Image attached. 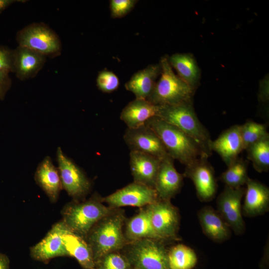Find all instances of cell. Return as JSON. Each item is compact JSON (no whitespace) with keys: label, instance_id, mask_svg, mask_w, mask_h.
<instances>
[{"label":"cell","instance_id":"36","mask_svg":"<svg viewBox=\"0 0 269 269\" xmlns=\"http://www.w3.org/2000/svg\"><path fill=\"white\" fill-rule=\"evenodd\" d=\"M269 82L266 78L260 85L259 99L263 102H267L269 99Z\"/></svg>","mask_w":269,"mask_h":269},{"label":"cell","instance_id":"38","mask_svg":"<svg viewBox=\"0 0 269 269\" xmlns=\"http://www.w3.org/2000/svg\"><path fill=\"white\" fill-rule=\"evenodd\" d=\"M15 1H22V0H0V13Z\"/></svg>","mask_w":269,"mask_h":269},{"label":"cell","instance_id":"12","mask_svg":"<svg viewBox=\"0 0 269 269\" xmlns=\"http://www.w3.org/2000/svg\"><path fill=\"white\" fill-rule=\"evenodd\" d=\"M70 231L62 220L54 224L43 239L30 248V256L44 264L56 257L68 256L63 237Z\"/></svg>","mask_w":269,"mask_h":269},{"label":"cell","instance_id":"40","mask_svg":"<svg viewBox=\"0 0 269 269\" xmlns=\"http://www.w3.org/2000/svg\"><path fill=\"white\" fill-rule=\"evenodd\" d=\"M134 269L131 268V269Z\"/></svg>","mask_w":269,"mask_h":269},{"label":"cell","instance_id":"37","mask_svg":"<svg viewBox=\"0 0 269 269\" xmlns=\"http://www.w3.org/2000/svg\"><path fill=\"white\" fill-rule=\"evenodd\" d=\"M0 269H10V261L8 257L0 253Z\"/></svg>","mask_w":269,"mask_h":269},{"label":"cell","instance_id":"14","mask_svg":"<svg viewBox=\"0 0 269 269\" xmlns=\"http://www.w3.org/2000/svg\"><path fill=\"white\" fill-rule=\"evenodd\" d=\"M193 182L199 200L202 202L211 201L217 191L215 172L207 158H201L186 166L183 174Z\"/></svg>","mask_w":269,"mask_h":269},{"label":"cell","instance_id":"30","mask_svg":"<svg viewBox=\"0 0 269 269\" xmlns=\"http://www.w3.org/2000/svg\"><path fill=\"white\" fill-rule=\"evenodd\" d=\"M268 134L267 126L264 124L250 121L241 125L244 150Z\"/></svg>","mask_w":269,"mask_h":269},{"label":"cell","instance_id":"16","mask_svg":"<svg viewBox=\"0 0 269 269\" xmlns=\"http://www.w3.org/2000/svg\"><path fill=\"white\" fill-rule=\"evenodd\" d=\"M244 203L242 205L243 216L255 217L263 215L269 210V189L260 182L248 179Z\"/></svg>","mask_w":269,"mask_h":269},{"label":"cell","instance_id":"35","mask_svg":"<svg viewBox=\"0 0 269 269\" xmlns=\"http://www.w3.org/2000/svg\"><path fill=\"white\" fill-rule=\"evenodd\" d=\"M11 85L9 74L0 71V100H3Z\"/></svg>","mask_w":269,"mask_h":269},{"label":"cell","instance_id":"18","mask_svg":"<svg viewBox=\"0 0 269 269\" xmlns=\"http://www.w3.org/2000/svg\"><path fill=\"white\" fill-rule=\"evenodd\" d=\"M160 161L152 155L131 151L130 164L134 181L154 188Z\"/></svg>","mask_w":269,"mask_h":269},{"label":"cell","instance_id":"27","mask_svg":"<svg viewBox=\"0 0 269 269\" xmlns=\"http://www.w3.org/2000/svg\"><path fill=\"white\" fill-rule=\"evenodd\" d=\"M168 261L170 269H192L196 265L197 257L192 248L179 244L168 250Z\"/></svg>","mask_w":269,"mask_h":269},{"label":"cell","instance_id":"11","mask_svg":"<svg viewBox=\"0 0 269 269\" xmlns=\"http://www.w3.org/2000/svg\"><path fill=\"white\" fill-rule=\"evenodd\" d=\"M158 199L154 188L134 181L102 198V201L112 208L124 206L141 208L153 203Z\"/></svg>","mask_w":269,"mask_h":269},{"label":"cell","instance_id":"4","mask_svg":"<svg viewBox=\"0 0 269 269\" xmlns=\"http://www.w3.org/2000/svg\"><path fill=\"white\" fill-rule=\"evenodd\" d=\"M102 198L95 193L88 200L68 203L62 210V220L72 233L85 239L92 227L115 209L104 205Z\"/></svg>","mask_w":269,"mask_h":269},{"label":"cell","instance_id":"29","mask_svg":"<svg viewBox=\"0 0 269 269\" xmlns=\"http://www.w3.org/2000/svg\"><path fill=\"white\" fill-rule=\"evenodd\" d=\"M249 177L247 163L238 157L228 166L227 170L221 174L220 179L225 186L236 188L245 185Z\"/></svg>","mask_w":269,"mask_h":269},{"label":"cell","instance_id":"22","mask_svg":"<svg viewBox=\"0 0 269 269\" xmlns=\"http://www.w3.org/2000/svg\"><path fill=\"white\" fill-rule=\"evenodd\" d=\"M161 71L160 63L148 65L135 73L125 87L134 94L135 98L147 99L151 94Z\"/></svg>","mask_w":269,"mask_h":269},{"label":"cell","instance_id":"26","mask_svg":"<svg viewBox=\"0 0 269 269\" xmlns=\"http://www.w3.org/2000/svg\"><path fill=\"white\" fill-rule=\"evenodd\" d=\"M63 241L68 256L75 258L84 269L95 268L91 248L85 239L70 231Z\"/></svg>","mask_w":269,"mask_h":269},{"label":"cell","instance_id":"2","mask_svg":"<svg viewBox=\"0 0 269 269\" xmlns=\"http://www.w3.org/2000/svg\"><path fill=\"white\" fill-rule=\"evenodd\" d=\"M145 124L158 135L168 155L186 166L201 158L209 157L194 139L159 118L152 117Z\"/></svg>","mask_w":269,"mask_h":269},{"label":"cell","instance_id":"21","mask_svg":"<svg viewBox=\"0 0 269 269\" xmlns=\"http://www.w3.org/2000/svg\"><path fill=\"white\" fill-rule=\"evenodd\" d=\"M37 184L42 188L52 202L58 199L62 188L58 169L49 156L45 157L39 164L34 175Z\"/></svg>","mask_w":269,"mask_h":269},{"label":"cell","instance_id":"15","mask_svg":"<svg viewBox=\"0 0 269 269\" xmlns=\"http://www.w3.org/2000/svg\"><path fill=\"white\" fill-rule=\"evenodd\" d=\"M173 160L168 155L160 161L154 188L161 200L171 201L183 185L184 176L176 169Z\"/></svg>","mask_w":269,"mask_h":269},{"label":"cell","instance_id":"31","mask_svg":"<svg viewBox=\"0 0 269 269\" xmlns=\"http://www.w3.org/2000/svg\"><path fill=\"white\" fill-rule=\"evenodd\" d=\"M100 269H130L128 260L120 252L109 253L102 257L96 265Z\"/></svg>","mask_w":269,"mask_h":269},{"label":"cell","instance_id":"39","mask_svg":"<svg viewBox=\"0 0 269 269\" xmlns=\"http://www.w3.org/2000/svg\"><path fill=\"white\" fill-rule=\"evenodd\" d=\"M91 269H100L99 268L95 267V268H92Z\"/></svg>","mask_w":269,"mask_h":269},{"label":"cell","instance_id":"8","mask_svg":"<svg viewBox=\"0 0 269 269\" xmlns=\"http://www.w3.org/2000/svg\"><path fill=\"white\" fill-rule=\"evenodd\" d=\"M147 207L151 225L160 239L164 242L180 240L178 235L180 214L171 201L159 198Z\"/></svg>","mask_w":269,"mask_h":269},{"label":"cell","instance_id":"24","mask_svg":"<svg viewBox=\"0 0 269 269\" xmlns=\"http://www.w3.org/2000/svg\"><path fill=\"white\" fill-rule=\"evenodd\" d=\"M124 234L128 242L144 239L162 241L152 228L147 206L140 208L139 212L127 222Z\"/></svg>","mask_w":269,"mask_h":269},{"label":"cell","instance_id":"28","mask_svg":"<svg viewBox=\"0 0 269 269\" xmlns=\"http://www.w3.org/2000/svg\"><path fill=\"white\" fill-rule=\"evenodd\" d=\"M248 158L259 172L269 169V134L250 145L246 149Z\"/></svg>","mask_w":269,"mask_h":269},{"label":"cell","instance_id":"33","mask_svg":"<svg viewBox=\"0 0 269 269\" xmlns=\"http://www.w3.org/2000/svg\"><path fill=\"white\" fill-rule=\"evenodd\" d=\"M136 0H111L110 2L111 15L112 18H121L128 14L134 7Z\"/></svg>","mask_w":269,"mask_h":269},{"label":"cell","instance_id":"9","mask_svg":"<svg viewBox=\"0 0 269 269\" xmlns=\"http://www.w3.org/2000/svg\"><path fill=\"white\" fill-rule=\"evenodd\" d=\"M62 188L74 200L84 198L91 188V182L83 170L59 147L56 152Z\"/></svg>","mask_w":269,"mask_h":269},{"label":"cell","instance_id":"32","mask_svg":"<svg viewBox=\"0 0 269 269\" xmlns=\"http://www.w3.org/2000/svg\"><path fill=\"white\" fill-rule=\"evenodd\" d=\"M97 86L102 92L106 93H112L119 87L120 81L118 77L113 72L103 70L99 72L96 79Z\"/></svg>","mask_w":269,"mask_h":269},{"label":"cell","instance_id":"25","mask_svg":"<svg viewBox=\"0 0 269 269\" xmlns=\"http://www.w3.org/2000/svg\"><path fill=\"white\" fill-rule=\"evenodd\" d=\"M168 60L178 76L195 91L199 83L200 70L193 55L175 53L168 57Z\"/></svg>","mask_w":269,"mask_h":269},{"label":"cell","instance_id":"19","mask_svg":"<svg viewBox=\"0 0 269 269\" xmlns=\"http://www.w3.org/2000/svg\"><path fill=\"white\" fill-rule=\"evenodd\" d=\"M198 218L205 235L216 243H222L230 239L231 230L217 210L205 206L198 212Z\"/></svg>","mask_w":269,"mask_h":269},{"label":"cell","instance_id":"17","mask_svg":"<svg viewBox=\"0 0 269 269\" xmlns=\"http://www.w3.org/2000/svg\"><path fill=\"white\" fill-rule=\"evenodd\" d=\"M46 60L44 55L18 45L13 50V73L20 80L33 78L42 68Z\"/></svg>","mask_w":269,"mask_h":269},{"label":"cell","instance_id":"10","mask_svg":"<svg viewBox=\"0 0 269 269\" xmlns=\"http://www.w3.org/2000/svg\"><path fill=\"white\" fill-rule=\"evenodd\" d=\"M246 188H234L225 186L217 199V211L236 235H243L246 230L242 210V200Z\"/></svg>","mask_w":269,"mask_h":269},{"label":"cell","instance_id":"6","mask_svg":"<svg viewBox=\"0 0 269 269\" xmlns=\"http://www.w3.org/2000/svg\"><path fill=\"white\" fill-rule=\"evenodd\" d=\"M164 243L156 239H141L129 242L121 251L133 269H170L168 250Z\"/></svg>","mask_w":269,"mask_h":269},{"label":"cell","instance_id":"34","mask_svg":"<svg viewBox=\"0 0 269 269\" xmlns=\"http://www.w3.org/2000/svg\"><path fill=\"white\" fill-rule=\"evenodd\" d=\"M13 50L0 46V71L13 72Z\"/></svg>","mask_w":269,"mask_h":269},{"label":"cell","instance_id":"23","mask_svg":"<svg viewBox=\"0 0 269 269\" xmlns=\"http://www.w3.org/2000/svg\"><path fill=\"white\" fill-rule=\"evenodd\" d=\"M158 107V105L146 99L135 98L122 110L120 119L128 128H137L144 125L149 119L156 117Z\"/></svg>","mask_w":269,"mask_h":269},{"label":"cell","instance_id":"1","mask_svg":"<svg viewBox=\"0 0 269 269\" xmlns=\"http://www.w3.org/2000/svg\"><path fill=\"white\" fill-rule=\"evenodd\" d=\"M125 220L123 210L115 208L89 231L85 240L91 248L95 267L104 256L120 252L128 243L123 232Z\"/></svg>","mask_w":269,"mask_h":269},{"label":"cell","instance_id":"7","mask_svg":"<svg viewBox=\"0 0 269 269\" xmlns=\"http://www.w3.org/2000/svg\"><path fill=\"white\" fill-rule=\"evenodd\" d=\"M19 46L38 52L45 56L54 58L61 55L62 43L57 34L45 24L32 23L16 34Z\"/></svg>","mask_w":269,"mask_h":269},{"label":"cell","instance_id":"5","mask_svg":"<svg viewBox=\"0 0 269 269\" xmlns=\"http://www.w3.org/2000/svg\"><path fill=\"white\" fill-rule=\"evenodd\" d=\"M161 71L153 90L146 99L157 105H173L192 102L194 90L175 74L168 57L161 58Z\"/></svg>","mask_w":269,"mask_h":269},{"label":"cell","instance_id":"20","mask_svg":"<svg viewBox=\"0 0 269 269\" xmlns=\"http://www.w3.org/2000/svg\"><path fill=\"white\" fill-rule=\"evenodd\" d=\"M211 150L216 152L229 166L244 150L241 135V125H235L223 132L212 140Z\"/></svg>","mask_w":269,"mask_h":269},{"label":"cell","instance_id":"3","mask_svg":"<svg viewBox=\"0 0 269 269\" xmlns=\"http://www.w3.org/2000/svg\"><path fill=\"white\" fill-rule=\"evenodd\" d=\"M157 117L179 129L194 139L209 157L212 153L209 133L199 120L192 102L158 105Z\"/></svg>","mask_w":269,"mask_h":269},{"label":"cell","instance_id":"13","mask_svg":"<svg viewBox=\"0 0 269 269\" xmlns=\"http://www.w3.org/2000/svg\"><path fill=\"white\" fill-rule=\"evenodd\" d=\"M123 137L131 151L146 153L160 160L168 155L158 135L145 124L127 128Z\"/></svg>","mask_w":269,"mask_h":269}]
</instances>
